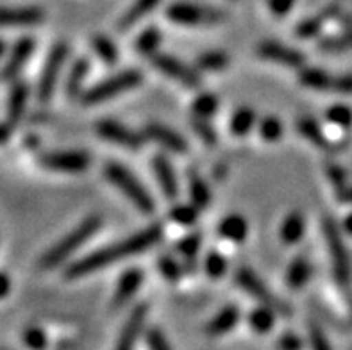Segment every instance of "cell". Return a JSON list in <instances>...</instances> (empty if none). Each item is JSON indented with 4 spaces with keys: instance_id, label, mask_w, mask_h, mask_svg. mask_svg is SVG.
Returning <instances> with one entry per match:
<instances>
[{
    "instance_id": "6da1fadb",
    "label": "cell",
    "mask_w": 352,
    "mask_h": 350,
    "mask_svg": "<svg viewBox=\"0 0 352 350\" xmlns=\"http://www.w3.org/2000/svg\"><path fill=\"white\" fill-rule=\"evenodd\" d=\"M161 234H163V231H161L160 226L147 227V229L136 232V234L124 239V241L113 243L109 247L100 248L97 252L82 257V259H79V261L68 266L67 270H65V275H67L68 279H79L82 275L97 272L100 268H106V266L118 261V259H125V257L145 252L147 248L154 247L160 241Z\"/></svg>"
},
{
    "instance_id": "7a4b0ae2",
    "label": "cell",
    "mask_w": 352,
    "mask_h": 350,
    "mask_svg": "<svg viewBox=\"0 0 352 350\" xmlns=\"http://www.w3.org/2000/svg\"><path fill=\"white\" fill-rule=\"evenodd\" d=\"M100 226H102V220L98 217L86 218L79 227H76L74 231L68 232L50 250L45 252V256L41 257V268H56L63 261H67L68 257L76 252L80 245H85L100 229Z\"/></svg>"
},
{
    "instance_id": "3957f363",
    "label": "cell",
    "mask_w": 352,
    "mask_h": 350,
    "mask_svg": "<svg viewBox=\"0 0 352 350\" xmlns=\"http://www.w3.org/2000/svg\"><path fill=\"white\" fill-rule=\"evenodd\" d=\"M104 175L109 182H111L113 186H116L118 190L124 193L127 199L133 202L136 208L145 215H151L154 211V200L152 197L148 195L147 190L143 188L142 182L138 179L134 177L133 173L129 170L122 166L118 163H109L104 170Z\"/></svg>"
},
{
    "instance_id": "277c9868",
    "label": "cell",
    "mask_w": 352,
    "mask_h": 350,
    "mask_svg": "<svg viewBox=\"0 0 352 350\" xmlns=\"http://www.w3.org/2000/svg\"><path fill=\"white\" fill-rule=\"evenodd\" d=\"M142 83V74L136 70H125L118 76H113L111 79L104 80L95 88L88 89L86 94H82V102L85 104H98L104 100L116 97V95L124 94L127 89L134 88Z\"/></svg>"
},
{
    "instance_id": "5b68a950",
    "label": "cell",
    "mask_w": 352,
    "mask_h": 350,
    "mask_svg": "<svg viewBox=\"0 0 352 350\" xmlns=\"http://www.w3.org/2000/svg\"><path fill=\"white\" fill-rule=\"evenodd\" d=\"M236 283L240 284L241 289H245L250 297H254L256 300H259L263 306L272 307L274 311H279L281 315H292L290 306L286 304L283 298H277L270 289L263 284V281L259 279L258 275L252 270H247V268H241L236 274Z\"/></svg>"
},
{
    "instance_id": "8992f818",
    "label": "cell",
    "mask_w": 352,
    "mask_h": 350,
    "mask_svg": "<svg viewBox=\"0 0 352 350\" xmlns=\"http://www.w3.org/2000/svg\"><path fill=\"white\" fill-rule=\"evenodd\" d=\"M168 18L179 25H211L223 20V13L213 8H202V6L179 2L172 4L166 11Z\"/></svg>"
},
{
    "instance_id": "52a82bcc",
    "label": "cell",
    "mask_w": 352,
    "mask_h": 350,
    "mask_svg": "<svg viewBox=\"0 0 352 350\" xmlns=\"http://www.w3.org/2000/svg\"><path fill=\"white\" fill-rule=\"evenodd\" d=\"M68 58V47L65 43H58L50 50L47 63H45L43 70H41L40 83H38V98L40 102H49L54 95V89L58 85L59 74Z\"/></svg>"
},
{
    "instance_id": "ba28073f",
    "label": "cell",
    "mask_w": 352,
    "mask_h": 350,
    "mask_svg": "<svg viewBox=\"0 0 352 350\" xmlns=\"http://www.w3.org/2000/svg\"><path fill=\"white\" fill-rule=\"evenodd\" d=\"M324 234H326L327 248H329L331 259H333V268H335L336 279L340 283H347L349 277H351V261H349L347 248H345L344 239L340 236L335 220L326 218V222H324Z\"/></svg>"
},
{
    "instance_id": "9c48e42d",
    "label": "cell",
    "mask_w": 352,
    "mask_h": 350,
    "mask_svg": "<svg viewBox=\"0 0 352 350\" xmlns=\"http://www.w3.org/2000/svg\"><path fill=\"white\" fill-rule=\"evenodd\" d=\"M40 164L47 170L54 172L77 173L85 172L89 164V155L80 151H67V152H49L40 157Z\"/></svg>"
},
{
    "instance_id": "30bf717a",
    "label": "cell",
    "mask_w": 352,
    "mask_h": 350,
    "mask_svg": "<svg viewBox=\"0 0 352 350\" xmlns=\"http://www.w3.org/2000/svg\"><path fill=\"white\" fill-rule=\"evenodd\" d=\"M154 67L160 72H163L165 76L172 77L174 80L181 83V85L188 86V88H197L201 85V79L197 76L195 72L190 67H186L183 61L172 58V56H166V54H160L154 58Z\"/></svg>"
},
{
    "instance_id": "8fae6325",
    "label": "cell",
    "mask_w": 352,
    "mask_h": 350,
    "mask_svg": "<svg viewBox=\"0 0 352 350\" xmlns=\"http://www.w3.org/2000/svg\"><path fill=\"white\" fill-rule=\"evenodd\" d=\"M95 129H97L98 136L107 140V142L116 143V145L127 146V149H140L142 146L143 136L124 127V125L116 124L115 120H100Z\"/></svg>"
},
{
    "instance_id": "7c38bea8",
    "label": "cell",
    "mask_w": 352,
    "mask_h": 350,
    "mask_svg": "<svg viewBox=\"0 0 352 350\" xmlns=\"http://www.w3.org/2000/svg\"><path fill=\"white\" fill-rule=\"evenodd\" d=\"M41 8L25 6V8H0V27H32L43 20Z\"/></svg>"
},
{
    "instance_id": "4fadbf2b",
    "label": "cell",
    "mask_w": 352,
    "mask_h": 350,
    "mask_svg": "<svg viewBox=\"0 0 352 350\" xmlns=\"http://www.w3.org/2000/svg\"><path fill=\"white\" fill-rule=\"evenodd\" d=\"M258 54L268 61L281 63V65L290 68H299L304 65V56L299 50L285 47V45L276 43V41H265V43L259 45Z\"/></svg>"
},
{
    "instance_id": "5bb4252c",
    "label": "cell",
    "mask_w": 352,
    "mask_h": 350,
    "mask_svg": "<svg viewBox=\"0 0 352 350\" xmlns=\"http://www.w3.org/2000/svg\"><path fill=\"white\" fill-rule=\"evenodd\" d=\"M145 318H147V306L145 304H140V306L131 311L129 318H127V322H125L120 331V336H118V343H116L118 349L127 350L134 345V342L138 340L140 333H142Z\"/></svg>"
},
{
    "instance_id": "9a60e30c",
    "label": "cell",
    "mask_w": 352,
    "mask_h": 350,
    "mask_svg": "<svg viewBox=\"0 0 352 350\" xmlns=\"http://www.w3.org/2000/svg\"><path fill=\"white\" fill-rule=\"evenodd\" d=\"M145 136H148L151 140H154L156 143L163 145L165 149H168L170 152H175V154H184L188 151V143L181 134H177L172 129L165 127V125L160 124H151L145 127Z\"/></svg>"
},
{
    "instance_id": "2e32d148",
    "label": "cell",
    "mask_w": 352,
    "mask_h": 350,
    "mask_svg": "<svg viewBox=\"0 0 352 350\" xmlns=\"http://www.w3.org/2000/svg\"><path fill=\"white\" fill-rule=\"evenodd\" d=\"M32 50H34V41L31 38H22L14 43L13 50L9 54L8 61L4 65V70H2V76L6 79H13L18 72L25 67V63L29 61V58L32 56Z\"/></svg>"
},
{
    "instance_id": "e0dca14e",
    "label": "cell",
    "mask_w": 352,
    "mask_h": 350,
    "mask_svg": "<svg viewBox=\"0 0 352 350\" xmlns=\"http://www.w3.org/2000/svg\"><path fill=\"white\" fill-rule=\"evenodd\" d=\"M152 170L156 173V179L160 182V188L163 191V195L166 199H175L179 193V186H177V177H175V172L172 168V164L170 161L166 160L165 155H156L154 160H152Z\"/></svg>"
},
{
    "instance_id": "ac0fdd59",
    "label": "cell",
    "mask_w": 352,
    "mask_h": 350,
    "mask_svg": "<svg viewBox=\"0 0 352 350\" xmlns=\"http://www.w3.org/2000/svg\"><path fill=\"white\" fill-rule=\"evenodd\" d=\"M143 283V272L138 268H133V270H127L118 281V286L115 289V295H113V307L124 306L125 302L131 300L134 297V293L138 292L140 286Z\"/></svg>"
},
{
    "instance_id": "d6986e66",
    "label": "cell",
    "mask_w": 352,
    "mask_h": 350,
    "mask_svg": "<svg viewBox=\"0 0 352 350\" xmlns=\"http://www.w3.org/2000/svg\"><path fill=\"white\" fill-rule=\"evenodd\" d=\"M247 232H249V226H247L245 218L240 217V215H229L219 226V234L223 239H229L234 243L243 241L247 238Z\"/></svg>"
},
{
    "instance_id": "ffe728a7",
    "label": "cell",
    "mask_w": 352,
    "mask_h": 350,
    "mask_svg": "<svg viewBox=\"0 0 352 350\" xmlns=\"http://www.w3.org/2000/svg\"><path fill=\"white\" fill-rule=\"evenodd\" d=\"M238 320H240V311H238L236 306L223 307L219 315L211 320L208 329H206V333L210 334V336H220V334L229 333L238 324Z\"/></svg>"
},
{
    "instance_id": "44dd1931",
    "label": "cell",
    "mask_w": 352,
    "mask_h": 350,
    "mask_svg": "<svg viewBox=\"0 0 352 350\" xmlns=\"http://www.w3.org/2000/svg\"><path fill=\"white\" fill-rule=\"evenodd\" d=\"M300 83L311 89H333L336 91L338 76H329L327 72L317 70V68H304L299 76Z\"/></svg>"
},
{
    "instance_id": "7402d4cb",
    "label": "cell",
    "mask_w": 352,
    "mask_h": 350,
    "mask_svg": "<svg viewBox=\"0 0 352 350\" xmlns=\"http://www.w3.org/2000/svg\"><path fill=\"white\" fill-rule=\"evenodd\" d=\"M27 97H29V88L23 83H16L11 88L8 100V115H9V124H16L18 120L22 118L23 111H25Z\"/></svg>"
},
{
    "instance_id": "603a6c76",
    "label": "cell",
    "mask_w": 352,
    "mask_h": 350,
    "mask_svg": "<svg viewBox=\"0 0 352 350\" xmlns=\"http://www.w3.org/2000/svg\"><path fill=\"white\" fill-rule=\"evenodd\" d=\"M160 4V0H136L129 9H127V13L122 17L120 23H118V29L120 31H127L133 25L142 20L143 17H147L151 11H154V8Z\"/></svg>"
},
{
    "instance_id": "cb8c5ba5",
    "label": "cell",
    "mask_w": 352,
    "mask_h": 350,
    "mask_svg": "<svg viewBox=\"0 0 352 350\" xmlns=\"http://www.w3.org/2000/svg\"><path fill=\"white\" fill-rule=\"evenodd\" d=\"M309 277H311V265L304 257L294 259L288 272H286V283L294 289L302 288L304 284L309 281Z\"/></svg>"
},
{
    "instance_id": "d4e9b609",
    "label": "cell",
    "mask_w": 352,
    "mask_h": 350,
    "mask_svg": "<svg viewBox=\"0 0 352 350\" xmlns=\"http://www.w3.org/2000/svg\"><path fill=\"white\" fill-rule=\"evenodd\" d=\"M304 234V217L300 213H292L285 218L281 226V239L286 245H295Z\"/></svg>"
},
{
    "instance_id": "484cf974",
    "label": "cell",
    "mask_w": 352,
    "mask_h": 350,
    "mask_svg": "<svg viewBox=\"0 0 352 350\" xmlns=\"http://www.w3.org/2000/svg\"><path fill=\"white\" fill-rule=\"evenodd\" d=\"M188 188H190V197H192V202L199 209H204L210 206L211 202V191L208 182L197 175V173H190V181H188Z\"/></svg>"
},
{
    "instance_id": "4316f807",
    "label": "cell",
    "mask_w": 352,
    "mask_h": 350,
    "mask_svg": "<svg viewBox=\"0 0 352 350\" xmlns=\"http://www.w3.org/2000/svg\"><path fill=\"white\" fill-rule=\"evenodd\" d=\"M89 72V61L88 59H79V61L74 65V68L68 74L67 79V94L70 97H77V95L82 91V86H85V80L88 77Z\"/></svg>"
},
{
    "instance_id": "83f0119b",
    "label": "cell",
    "mask_w": 352,
    "mask_h": 350,
    "mask_svg": "<svg viewBox=\"0 0 352 350\" xmlns=\"http://www.w3.org/2000/svg\"><path fill=\"white\" fill-rule=\"evenodd\" d=\"M297 129H299V133L302 134L306 140H309L313 145L322 146V149H327V146H329L327 138L322 133L320 125H318V122H315L313 118H300L299 122H297Z\"/></svg>"
},
{
    "instance_id": "f1b7e54d",
    "label": "cell",
    "mask_w": 352,
    "mask_h": 350,
    "mask_svg": "<svg viewBox=\"0 0 352 350\" xmlns=\"http://www.w3.org/2000/svg\"><path fill=\"white\" fill-rule=\"evenodd\" d=\"M256 124V113L250 107H241L231 118V133L234 136H245Z\"/></svg>"
},
{
    "instance_id": "f546056e",
    "label": "cell",
    "mask_w": 352,
    "mask_h": 350,
    "mask_svg": "<svg viewBox=\"0 0 352 350\" xmlns=\"http://www.w3.org/2000/svg\"><path fill=\"white\" fill-rule=\"evenodd\" d=\"M91 47H94V50L97 52V56L100 59H102L104 63H107V65H115L116 59H118V50H116V45L113 43L107 36H102V34H97L91 40Z\"/></svg>"
},
{
    "instance_id": "4dcf8cb0",
    "label": "cell",
    "mask_w": 352,
    "mask_h": 350,
    "mask_svg": "<svg viewBox=\"0 0 352 350\" xmlns=\"http://www.w3.org/2000/svg\"><path fill=\"white\" fill-rule=\"evenodd\" d=\"M161 43V32L157 31L156 27H148L142 34L138 36V40H136V50L143 56H152V54L156 52L160 49Z\"/></svg>"
},
{
    "instance_id": "1f68e13d",
    "label": "cell",
    "mask_w": 352,
    "mask_h": 350,
    "mask_svg": "<svg viewBox=\"0 0 352 350\" xmlns=\"http://www.w3.org/2000/svg\"><path fill=\"white\" fill-rule=\"evenodd\" d=\"M249 324L258 333H268L274 325V309L268 306L254 309L249 316Z\"/></svg>"
},
{
    "instance_id": "d6a6232c",
    "label": "cell",
    "mask_w": 352,
    "mask_h": 350,
    "mask_svg": "<svg viewBox=\"0 0 352 350\" xmlns=\"http://www.w3.org/2000/svg\"><path fill=\"white\" fill-rule=\"evenodd\" d=\"M170 218H172V222L179 223V226H193L199 218V208L195 204L175 206L170 211Z\"/></svg>"
},
{
    "instance_id": "836d02e7",
    "label": "cell",
    "mask_w": 352,
    "mask_h": 350,
    "mask_svg": "<svg viewBox=\"0 0 352 350\" xmlns=\"http://www.w3.org/2000/svg\"><path fill=\"white\" fill-rule=\"evenodd\" d=\"M217 107H219V98L211 94H202L193 100L192 111L199 118H210L217 111Z\"/></svg>"
},
{
    "instance_id": "e575fe53",
    "label": "cell",
    "mask_w": 352,
    "mask_h": 350,
    "mask_svg": "<svg viewBox=\"0 0 352 350\" xmlns=\"http://www.w3.org/2000/svg\"><path fill=\"white\" fill-rule=\"evenodd\" d=\"M197 65L202 68V70L210 72H219L229 65L228 54L223 52H206L202 54L201 58L197 59Z\"/></svg>"
},
{
    "instance_id": "d590c367",
    "label": "cell",
    "mask_w": 352,
    "mask_h": 350,
    "mask_svg": "<svg viewBox=\"0 0 352 350\" xmlns=\"http://www.w3.org/2000/svg\"><path fill=\"white\" fill-rule=\"evenodd\" d=\"M259 134L265 142H277L283 134L281 120L276 116H267L259 122Z\"/></svg>"
},
{
    "instance_id": "8d00e7d4",
    "label": "cell",
    "mask_w": 352,
    "mask_h": 350,
    "mask_svg": "<svg viewBox=\"0 0 352 350\" xmlns=\"http://www.w3.org/2000/svg\"><path fill=\"white\" fill-rule=\"evenodd\" d=\"M204 270L211 279H219V277H222L228 272V259L219 252L208 254L204 263Z\"/></svg>"
},
{
    "instance_id": "74e56055",
    "label": "cell",
    "mask_w": 352,
    "mask_h": 350,
    "mask_svg": "<svg viewBox=\"0 0 352 350\" xmlns=\"http://www.w3.org/2000/svg\"><path fill=\"white\" fill-rule=\"evenodd\" d=\"M326 118L331 124L338 125V127H351L352 125V109L344 104H336L331 106L326 111Z\"/></svg>"
},
{
    "instance_id": "f35d334b",
    "label": "cell",
    "mask_w": 352,
    "mask_h": 350,
    "mask_svg": "<svg viewBox=\"0 0 352 350\" xmlns=\"http://www.w3.org/2000/svg\"><path fill=\"white\" fill-rule=\"evenodd\" d=\"M157 266H160L161 275L166 281H170V283H175V281L181 279L183 268H181V265L172 256H161L160 261H157Z\"/></svg>"
},
{
    "instance_id": "ab89813d",
    "label": "cell",
    "mask_w": 352,
    "mask_h": 350,
    "mask_svg": "<svg viewBox=\"0 0 352 350\" xmlns=\"http://www.w3.org/2000/svg\"><path fill=\"white\" fill-rule=\"evenodd\" d=\"M199 248H201V236L199 234L186 236L177 243V252L186 257L188 261H195Z\"/></svg>"
},
{
    "instance_id": "60d3db41",
    "label": "cell",
    "mask_w": 352,
    "mask_h": 350,
    "mask_svg": "<svg viewBox=\"0 0 352 350\" xmlns=\"http://www.w3.org/2000/svg\"><path fill=\"white\" fill-rule=\"evenodd\" d=\"M192 129L206 145H214L217 143V133H214V129L208 122V118H199L197 116L195 122H192Z\"/></svg>"
},
{
    "instance_id": "b9f144b4",
    "label": "cell",
    "mask_w": 352,
    "mask_h": 350,
    "mask_svg": "<svg viewBox=\"0 0 352 350\" xmlns=\"http://www.w3.org/2000/svg\"><path fill=\"white\" fill-rule=\"evenodd\" d=\"M322 49L327 52H342V50L352 49V32L344 36H335V38H327L322 41Z\"/></svg>"
},
{
    "instance_id": "7bdbcfd3",
    "label": "cell",
    "mask_w": 352,
    "mask_h": 350,
    "mask_svg": "<svg viewBox=\"0 0 352 350\" xmlns=\"http://www.w3.org/2000/svg\"><path fill=\"white\" fill-rule=\"evenodd\" d=\"M23 343L31 349H45L47 347V334L41 327H29L23 333Z\"/></svg>"
},
{
    "instance_id": "ee69618b",
    "label": "cell",
    "mask_w": 352,
    "mask_h": 350,
    "mask_svg": "<svg viewBox=\"0 0 352 350\" xmlns=\"http://www.w3.org/2000/svg\"><path fill=\"white\" fill-rule=\"evenodd\" d=\"M322 18H308V20H304V22L299 23L297 27V34L300 38H313V36H317L322 29Z\"/></svg>"
},
{
    "instance_id": "f6af8a7d",
    "label": "cell",
    "mask_w": 352,
    "mask_h": 350,
    "mask_svg": "<svg viewBox=\"0 0 352 350\" xmlns=\"http://www.w3.org/2000/svg\"><path fill=\"white\" fill-rule=\"evenodd\" d=\"M326 173H327V177H329L331 184H333L336 190L345 188V172L342 166H338V164L335 163H329L326 166Z\"/></svg>"
},
{
    "instance_id": "bcb514c9",
    "label": "cell",
    "mask_w": 352,
    "mask_h": 350,
    "mask_svg": "<svg viewBox=\"0 0 352 350\" xmlns=\"http://www.w3.org/2000/svg\"><path fill=\"white\" fill-rule=\"evenodd\" d=\"M147 343L154 350H168L170 343L166 342L165 334L161 333L160 329H151L147 333Z\"/></svg>"
},
{
    "instance_id": "7dc6e473",
    "label": "cell",
    "mask_w": 352,
    "mask_h": 350,
    "mask_svg": "<svg viewBox=\"0 0 352 350\" xmlns=\"http://www.w3.org/2000/svg\"><path fill=\"white\" fill-rule=\"evenodd\" d=\"M309 338H311V345L315 347V349H329V342H327L324 333H322V329L318 327L317 324L309 325Z\"/></svg>"
},
{
    "instance_id": "c3c4849f",
    "label": "cell",
    "mask_w": 352,
    "mask_h": 350,
    "mask_svg": "<svg viewBox=\"0 0 352 350\" xmlns=\"http://www.w3.org/2000/svg\"><path fill=\"white\" fill-rule=\"evenodd\" d=\"M277 347L279 349H285V350H299L300 347H302V342H300L299 338L295 336V334L292 333H286L285 336L277 342Z\"/></svg>"
},
{
    "instance_id": "681fc988",
    "label": "cell",
    "mask_w": 352,
    "mask_h": 350,
    "mask_svg": "<svg viewBox=\"0 0 352 350\" xmlns=\"http://www.w3.org/2000/svg\"><path fill=\"white\" fill-rule=\"evenodd\" d=\"M294 4L295 0H270V9H272L274 14L283 17V14H286L292 8H294Z\"/></svg>"
},
{
    "instance_id": "f907efd6",
    "label": "cell",
    "mask_w": 352,
    "mask_h": 350,
    "mask_svg": "<svg viewBox=\"0 0 352 350\" xmlns=\"http://www.w3.org/2000/svg\"><path fill=\"white\" fill-rule=\"evenodd\" d=\"M9 292H11V279L8 274L0 272V298L8 297Z\"/></svg>"
},
{
    "instance_id": "816d5d0a",
    "label": "cell",
    "mask_w": 352,
    "mask_h": 350,
    "mask_svg": "<svg viewBox=\"0 0 352 350\" xmlns=\"http://www.w3.org/2000/svg\"><path fill=\"white\" fill-rule=\"evenodd\" d=\"M340 202H352V188H342L338 190Z\"/></svg>"
},
{
    "instance_id": "f5cc1de1",
    "label": "cell",
    "mask_w": 352,
    "mask_h": 350,
    "mask_svg": "<svg viewBox=\"0 0 352 350\" xmlns=\"http://www.w3.org/2000/svg\"><path fill=\"white\" fill-rule=\"evenodd\" d=\"M9 134H11V127L8 124H0V145L8 142Z\"/></svg>"
},
{
    "instance_id": "db71d44e",
    "label": "cell",
    "mask_w": 352,
    "mask_h": 350,
    "mask_svg": "<svg viewBox=\"0 0 352 350\" xmlns=\"http://www.w3.org/2000/svg\"><path fill=\"white\" fill-rule=\"evenodd\" d=\"M344 229H345V232H349V234H352V215H349V217L345 218Z\"/></svg>"
},
{
    "instance_id": "11a10c76",
    "label": "cell",
    "mask_w": 352,
    "mask_h": 350,
    "mask_svg": "<svg viewBox=\"0 0 352 350\" xmlns=\"http://www.w3.org/2000/svg\"><path fill=\"white\" fill-rule=\"evenodd\" d=\"M6 50H8V47H6V43L2 40H0V59L4 58V54H6Z\"/></svg>"
}]
</instances>
